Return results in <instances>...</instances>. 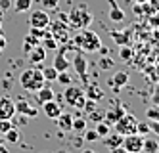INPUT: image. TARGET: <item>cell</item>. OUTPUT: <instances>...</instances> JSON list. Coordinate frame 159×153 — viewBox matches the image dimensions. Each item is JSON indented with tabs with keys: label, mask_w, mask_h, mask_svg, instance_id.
Here are the masks:
<instances>
[{
	"label": "cell",
	"mask_w": 159,
	"mask_h": 153,
	"mask_svg": "<svg viewBox=\"0 0 159 153\" xmlns=\"http://www.w3.org/2000/svg\"><path fill=\"white\" fill-rule=\"evenodd\" d=\"M73 44L77 46L79 50L88 52V54L100 52V48H102V40H100V37H98L94 31H90L88 27H86V29H81V33H79L77 37L73 38Z\"/></svg>",
	"instance_id": "1"
},
{
	"label": "cell",
	"mask_w": 159,
	"mask_h": 153,
	"mask_svg": "<svg viewBox=\"0 0 159 153\" xmlns=\"http://www.w3.org/2000/svg\"><path fill=\"white\" fill-rule=\"evenodd\" d=\"M90 23H92V14L88 11L86 6H79V8H73L69 14H67V27L69 29H86Z\"/></svg>",
	"instance_id": "2"
},
{
	"label": "cell",
	"mask_w": 159,
	"mask_h": 153,
	"mask_svg": "<svg viewBox=\"0 0 159 153\" xmlns=\"http://www.w3.org/2000/svg\"><path fill=\"white\" fill-rule=\"evenodd\" d=\"M19 82H21V86H23L27 92H37L44 86V77H42V71L40 69H25L23 73H21L19 77Z\"/></svg>",
	"instance_id": "3"
},
{
	"label": "cell",
	"mask_w": 159,
	"mask_h": 153,
	"mask_svg": "<svg viewBox=\"0 0 159 153\" xmlns=\"http://www.w3.org/2000/svg\"><path fill=\"white\" fill-rule=\"evenodd\" d=\"M63 100L69 107H77V109H83L84 107V101H86V96H84V90L79 88V86H67L65 92H63Z\"/></svg>",
	"instance_id": "4"
},
{
	"label": "cell",
	"mask_w": 159,
	"mask_h": 153,
	"mask_svg": "<svg viewBox=\"0 0 159 153\" xmlns=\"http://www.w3.org/2000/svg\"><path fill=\"white\" fill-rule=\"evenodd\" d=\"M136 123H138V119H136L134 115L125 113L121 119H117L113 124H115L117 134H121V136H129V134H134V132H136Z\"/></svg>",
	"instance_id": "5"
},
{
	"label": "cell",
	"mask_w": 159,
	"mask_h": 153,
	"mask_svg": "<svg viewBox=\"0 0 159 153\" xmlns=\"http://www.w3.org/2000/svg\"><path fill=\"white\" fill-rule=\"evenodd\" d=\"M48 27H50V34L58 40V44H65L67 40H69V33H67L69 27H67L61 19L60 21H50Z\"/></svg>",
	"instance_id": "6"
},
{
	"label": "cell",
	"mask_w": 159,
	"mask_h": 153,
	"mask_svg": "<svg viewBox=\"0 0 159 153\" xmlns=\"http://www.w3.org/2000/svg\"><path fill=\"white\" fill-rule=\"evenodd\" d=\"M142 144H144V136H140L138 132L129 134V136H123V147L127 149L129 153H140L142 151Z\"/></svg>",
	"instance_id": "7"
},
{
	"label": "cell",
	"mask_w": 159,
	"mask_h": 153,
	"mask_svg": "<svg viewBox=\"0 0 159 153\" xmlns=\"http://www.w3.org/2000/svg\"><path fill=\"white\" fill-rule=\"evenodd\" d=\"M29 23H31V27H39V29H46L48 27V23H50V16H48V11L46 10H35L31 14L29 17Z\"/></svg>",
	"instance_id": "8"
},
{
	"label": "cell",
	"mask_w": 159,
	"mask_h": 153,
	"mask_svg": "<svg viewBox=\"0 0 159 153\" xmlns=\"http://www.w3.org/2000/svg\"><path fill=\"white\" fill-rule=\"evenodd\" d=\"M16 115V101L10 96H0V119H10Z\"/></svg>",
	"instance_id": "9"
},
{
	"label": "cell",
	"mask_w": 159,
	"mask_h": 153,
	"mask_svg": "<svg viewBox=\"0 0 159 153\" xmlns=\"http://www.w3.org/2000/svg\"><path fill=\"white\" fill-rule=\"evenodd\" d=\"M16 113L23 115V117H37L39 115V109L33 107L27 100H17L16 101Z\"/></svg>",
	"instance_id": "10"
},
{
	"label": "cell",
	"mask_w": 159,
	"mask_h": 153,
	"mask_svg": "<svg viewBox=\"0 0 159 153\" xmlns=\"http://www.w3.org/2000/svg\"><path fill=\"white\" fill-rule=\"evenodd\" d=\"M73 67H75L77 75L86 82V80H88V77H86V71H88V61L84 60V56H83V54H77V56H75V60H73Z\"/></svg>",
	"instance_id": "11"
},
{
	"label": "cell",
	"mask_w": 159,
	"mask_h": 153,
	"mask_svg": "<svg viewBox=\"0 0 159 153\" xmlns=\"http://www.w3.org/2000/svg\"><path fill=\"white\" fill-rule=\"evenodd\" d=\"M109 37L113 38V42L119 46H127L130 44V37H132V27L125 29V33H117V31H109Z\"/></svg>",
	"instance_id": "12"
},
{
	"label": "cell",
	"mask_w": 159,
	"mask_h": 153,
	"mask_svg": "<svg viewBox=\"0 0 159 153\" xmlns=\"http://www.w3.org/2000/svg\"><path fill=\"white\" fill-rule=\"evenodd\" d=\"M27 56H29V61H31V63L39 65V63H42L44 60H46V50H44V46H42V44H37Z\"/></svg>",
	"instance_id": "13"
},
{
	"label": "cell",
	"mask_w": 159,
	"mask_h": 153,
	"mask_svg": "<svg viewBox=\"0 0 159 153\" xmlns=\"http://www.w3.org/2000/svg\"><path fill=\"white\" fill-rule=\"evenodd\" d=\"M84 96H86V100L100 101L102 98H104V90H102V86H100V84L92 82V84H88V86H86V90H84Z\"/></svg>",
	"instance_id": "14"
},
{
	"label": "cell",
	"mask_w": 159,
	"mask_h": 153,
	"mask_svg": "<svg viewBox=\"0 0 159 153\" xmlns=\"http://www.w3.org/2000/svg\"><path fill=\"white\" fill-rule=\"evenodd\" d=\"M107 4H109V19H111L113 23L123 21V19H125V11L119 8L117 0H107Z\"/></svg>",
	"instance_id": "15"
},
{
	"label": "cell",
	"mask_w": 159,
	"mask_h": 153,
	"mask_svg": "<svg viewBox=\"0 0 159 153\" xmlns=\"http://www.w3.org/2000/svg\"><path fill=\"white\" fill-rule=\"evenodd\" d=\"M42 111H44V115H46L48 119H56V117L61 113V107H60V103H56L54 100H50V101L42 103Z\"/></svg>",
	"instance_id": "16"
},
{
	"label": "cell",
	"mask_w": 159,
	"mask_h": 153,
	"mask_svg": "<svg viewBox=\"0 0 159 153\" xmlns=\"http://www.w3.org/2000/svg\"><path fill=\"white\" fill-rule=\"evenodd\" d=\"M129 82V75L125 73V71H117L115 75L111 77V80H109V84L113 86V90L115 92H119V88H123L125 84Z\"/></svg>",
	"instance_id": "17"
},
{
	"label": "cell",
	"mask_w": 159,
	"mask_h": 153,
	"mask_svg": "<svg viewBox=\"0 0 159 153\" xmlns=\"http://www.w3.org/2000/svg\"><path fill=\"white\" fill-rule=\"evenodd\" d=\"M56 121H58V126L61 128L63 132H69V130H71V123H73V115L61 111L58 117H56Z\"/></svg>",
	"instance_id": "18"
},
{
	"label": "cell",
	"mask_w": 159,
	"mask_h": 153,
	"mask_svg": "<svg viewBox=\"0 0 159 153\" xmlns=\"http://www.w3.org/2000/svg\"><path fill=\"white\" fill-rule=\"evenodd\" d=\"M157 149H159V142H157V138H150V136H144L142 151H146V153H157Z\"/></svg>",
	"instance_id": "19"
},
{
	"label": "cell",
	"mask_w": 159,
	"mask_h": 153,
	"mask_svg": "<svg viewBox=\"0 0 159 153\" xmlns=\"http://www.w3.org/2000/svg\"><path fill=\"white\" fill-rule=\"evenodd\" d=\"M35 94H37V100H39V103H44V101H50V100H54V90H52L50 86H42V88H40V90H37Z\"/></svg>",
	"instance_id": "20"
},
{
	"label": "cell",
	"mask_w": 159,
	"mask_h": 153,
	"mask_svg": "<svg viewBox=\"0 0 159 153\" xmlns=\"http://www.w3.org/2000/svg\"><path fill=\"white\" fill-rule=\"evenodd\" d=\"M123 144V136L121 134H107L106 138H104V146L106 147H109V149H113V147H117V146H121Z\"/></svg>",
	"instance_id": "21"
},
{
	"label": "cell",
	"mask_w": 159,
	"mask_h": 153,
	"mask_svg": "<svg viewBox=\"0 0 159 153\" xmlns=\"http://www.w3.org/2000/svg\"><path fill=\"white\" fill-rule=\"evenodd\" d=\"M86 126H88V121L83 119V117H77V119H73V123H71V130H75V132H84Z\"/></svg>",
	"instance_id": "22"
},
{
	"label": "cell",
	"mask_w": 159,
	"mask_h": 153,
	"mask_svg": "<svg viewBox=\"0 0 159 153\" xmlns=\"http://www.w3.org/2000/svg\"><path fill=\"white\" fill-rule=\"evenodd\" d=\"M40 44L44 46V50H46V52H48V50H58V46H60V44H58V40H56V38L52 37V34L44 37V38L40 40Z\"/></svg>",
	"instance_id": "23"
},
{
	"label": "cell",
	"mask_w": 159,
	"mask_h": 153,
	"mask_svg": "<svg viewBox=\"0 0 159 153\" xmlns=\"http://www.w3.org/2000/svg\"><path fill=\"white\" fill-rule=\"evenodd\" d=\"M37 44H40V40H39V38H35L33 34H27L25 40H23V52H25V54H29V52L35 48Z\"/></svg>",
	"instance_id": "24"
},
{
	"label": "cell",
	"mask_w": 159,
	"mask_h": 153,
	"mask_svg": "<svg viewBox=\"0 0 159 153\" xmlns=\"http://www.w3.org/2000/svg\"><path fill=\"white\" fill-rule=\"evenodd\" d=\"M33 6V0H14V11L21 14V11H27Z\"/></svg>",
	"instance_id": "25"
},
{
	"label": "cell",
	"mask_w": 159,
	"mask_h": 153,
	"mask_svg": "<svg viewBox=\"0 0 159 153\" xmlns=\"http://www.w3.org/2000/svg\"><path fill=\"white\" fill-rule=\"evenodd\" d=\"M42 77H44V80L54 82L56 77H58V69H56L54 65H50V67H42Z\"/></svg>",
	"instance_id": "26"
},
{
	"label": "cell",
	"mask_w": 159,
	"mask_h": 153,
	"mask_svg": "<svg viewBox=\"0 0 159 153\" xmlns=\"http://www.w3.org/2000/svg\"><path fill=\"white\" fill-rule=\"evenodd\" d=\"M19 130H17V128L16 126H12V128H10V130L4 134V140H6V142H10V144H17L19 142Z\"/></svg>",
	"instance_id": "27"
},
{
	"label": "cell",
	"mask_w": 159,
	"mask_h": 153,
	"mask_svg": "<svg viewBox=\"0 0 159 153\" xmlns=\"http://www.w3.org/2000/svg\"><path fill=\"white\" fill-rule=\"evenodd\" d=\"M146 117H148V121H157L159 119V103H153L152 107H148Z\"/></svg>",
	"instance_id": "28"
},
{
	"label": "cell",
	"mask_w": 159,
	"mask_h": 153,
	"mask_svg": "<svg viewBox=\"0 0 159 153\" xmlns=\"http://www.w3.org/2000/svg\"><path fill=\"white\" fill-rule=\"evenodd\" d=\"M56 80L60 82V84H63V86H69L71 82H73V79H71V75L67 73V71H60L58 73V77H56Z\"/></svg>",
	"instance_id": "29"
},
{
	"label": "cell",
	"mask_w": 159,
	"mask_h": 153,
	"mask_svg": "<svg viewBox=\"0 0 159 153\" xmlns=\"http://www.w3.org/2000/svg\"><path fill=\"white\" fill-rule=\"evenodd\" d=\"M119 57L123 61H130L132 60V48L127 44V46H121V50H119Z\"/></svg>",
	"instance_id": "30"
},
{
	"label": "cell",
	"mask_w": 159,
	"mask_h": 153,
	"mask_svg": "<svg viewBox=\"0 0 159 153\" xmlns=\"http://www.w3.org/2000/svg\"><path fill=\"white\" fill-rule=\"evenodd\" d=\"M96 132H98V136H100V138H106V136L109 134V124H107L106 121H98Z\"/></svg>",
	"instance_id": "31"
},
{
	"label": "cell",
	"mask_w": 159,
	"mask_h": 153,
	"mask_svg": "<svg viewBox=\"0 0 159 153\" xmlns=\"http://www.w3.org/2000/svg\"><path fill=\"white\" fill-rule=\"evenodd\" d=\"M29 34H33V37H35V38L42 40L44 37H48V34H50V31H46V29H39V27H31Z\"/></svg>",
	"instance_id": "32"
},
{
	"label": "cell",
	"mask_w": 159,
	"mask_h": 153,
	"mask_svg": "<svg viewBox=\"0 0 159 153\" xmlns=\"http://www.w3.org/2000/svg\"><path fill=\"white\" fill-rule=\"evenodd\" d=\"M136 132H138L140 136H148V134H150L152 130H150V124H148V123H136Z\"/></svg>",
	"instance_id": "33"
},
{
	"label": "cell",
	"mask_w": 159,
	"mask_h": 153,
	"mask_svg": "<svg viewBox=\"0 0 159 153\" xmlns=\"http://www.w3.org/2000/svg\"><path fill=\"white\" fill-rule=\"evenodd\" d=\"M40 4H42V10H58V4H60V0H40Z\"/></svg>",
	"instance_id": "34"
},
{
	"label": "cell",
	"mask_w": 159,
	"mask_h": 153,
	"mask_svg": "<svg viewBox=\"0 0 159 153\" xmlns=\"http://www.w3.org/2000/svg\"><path fill=\"white\" fill-rule=\"evenodd\" d=\"M113 65H115V61H113L109 56H106V57H102V60H100V67L104 69V71H107V69H113Z\"/></svg>",
	"instance_id": "35"
},
{
	"label": "cell",
	"mask_w": 159,
	"mask_h": 153,
	"mask_svg": "<svg viewBox=\"0 0 159 153\" xmlns=\"http://www.w3.org/2000/svg\"><path fill=\"white\" fill-rule=\"evenodd\" d=\"M88 121L92 123H98V121H104V111H98V109H92L88 115Z\"/></svg>",
	"instance_id": "36"
},
{
	"label": "cell",
	"mask_w": 159,
	"mask_h": 153,
	"mask_svg": "<svg viewBox=\"0 0 159 153\" xmlns=\"http://www.w3.org/2000/svg\"><path fill=\"white\" fill-rule=\"evenodd\" d=\"M96 140H100L96 128L94 130H84V142H96Z\"/></svg>",
	"instance_id": "37"
},
{
	"label": "cell",
	"mask_w": 159,
	"mask_h": 153,
	"mask_svg": "<svg viewBox=\"0 0 159 153\" xmlns=\"http://www.w3.org/2000/svg\"><path fill=\"white\" fill-rule=\"evenodd\" d=\"M14 124L10 123V119H0V134H6Z\"/></svg>",
	"instance_id": "38"
},
{
	"label": "cell",
	"mask_w": 159,
	"mask_h": 153,
	"mask_svg": "<svg viewBox=\"0 0 159 153\" xmlns=\"http://www.w3.org/2000/svg\"><path fill=\"white\" fill-rule=\"evenodd\" d=\"M148 124H150V130H152L155 136H159V121H150Z\"/></svg>",
	"instance_id": "39"
},
{
	"label": "cell",
	"mask_w": 159,
	"mask_h": 153,
	"mask_svg": "<svg viewBox=\"0 0 159 153\" xmlns=\"http://www.w3.org/2000/svg\"><path fill=\"white\" fill-rule=\"evenodd\" d=\"M113 113L117 115V119H121V117H123L125 113H127V109H125L123 105H115V107H113Z\"/></svg>",
	"instance_id": "40"
},
{
	"label": "cell",
	"mask_w": 159,
	"mask_h": 153,
	"mask_svg": "<svg viewBox=\"0 0 159 153\" xmlns=\"http://www.w3.org/2000/svg\"><path fill=\"white\" fill-rule=\"evenodd\" d=\"M12 8V0H0V10L2 11H8Z\"/></svg>",
	"instance_id": "41"
},
{
	"label": "cell",
	"mask_w": 159,
	"mask_h": 153,
	"mask_svg": "<svg viewBox=\"0 0 159 153\" xmlns=\"http://www.w3.org/2000/svg\"><path fill=\"white\" fill-rule=\"evenodd\" d=\"M152 101L153 103H159V82H157V86L153 90V96H152Z\"/></svg>",
	"instance_id": "42"
},
{
	"label": "cell",
	"mask_w": 159,
	"mask_h": 153,
	"mask_svg": "<svg viewBox=\"0 0 159 153\" xmlns=\"http://www.w3.org/2000/svg\"><path fill=\"white\" fill-rule=\"evenodd\" d=\"M4 50H6V37L0 33V54H2Z\"/></svg>",
	"instance_id": "43"
},
{
	"label": "cell",
	"mask_w": 159,
	"mask_h": 153,
	"mask_svg": "<svg viewBox=\"0 0 159 153\" xmlns=\"http://www.w3.org/2000/svg\"><path fill=\"white\" fill-rule=\"evenodd\" d=\"M109 153H129V151L125 149L123 146H117V147H113V149H109Z\"/></svg>",
	"instance_id": "44"
},
{
	"label": "cell",
	"mask_w": 159,
	"mask_h": 153,
	"mask_svg": "<svg viewBox=\"0 0 159 153\" xmlns=\"http://www.w3.org/2000/svg\"><path fill=\"white\" fill-rule=\"evenodd\" d=\"M4 142H6V140H4V136H0V147L4 146Z\"/></svg>",
	"instance_id": "45"
},
{
	"label": "cell",
	"mask_w": 159,
	"mask_h": 153,
	"mask_svg": "<svg viewBox=\"0 0 159 153\" xmlns=\"http://www.w3.org/2000/svg\"><path fill=\"white\" fill-rule=\"evenodd\" d=\"M83 153H96V151H94V149H84Z\"/></svg>",
	"instance_id": "46"
},
{
	"label": "cell",
	"mask_w": 159,
	"mask_h": 153,
	"mask_svg": "<svg viewBox=\"0 0 159 153\" xmlns=\"http://www.w3.org/2000/svg\"><path fill=\"white\" fill-rule=\"evenodd\" d=\"M2 17H4V11H2V10H0V19H2Z\"/></svg>",
	"instance_id": "47"
},
{
	"label": "cell",
	"mask_w": 159,
	"mask_h": 153,
	"mask_svg": "<svg viewBox=\"0 0 159 153\" xmlns=\"http://www.w3.org/2000/svg\"><path fill=\"white\" fill-rule=\"evenodd\" d=\"M0 31H2V19H0Z\"/></svg>",
	"instance_id": "48"
},
{
	"label": "cell",
	"mask_w": 159,
	"mask_h": 153,
	"mask_svg": "<svg viewBox=\"0 0 159 153\" xmlns=\"http://www.w3.org/2000/svg\"><path fill=\"white\" fill-rule=\"evenodd\" d=\"M132 2H134V4H136V2H138V4H140V0H132Z\"/></svg>",
	"instance_id": "49"
},
{
	"label": "cell",
	"mask_w": 159,
	"mask_h": 153,
	"mask_svg": "<svg viewBox=\"0 0 159 153\" xmlns=\"http://www.w3.org/2000/svg\"><path fill=\"white\" fill-rule=\"evenodd\" d=\"M157 153H159V149H157Z\"/></svg>",
	"instance_id": "50"
},
{
	"label": "cell",
	"mask_w": 159,
	"mask_h": 153,
	"mask_svg": "<svg viewBox=\"0 0 159 153\" xmlns=\"http://www.w3.org/2000/svg\"><path fill=\"white\" fill-rule=\"evenodd\" d=\"M157 121H159V119H157Z\"/></svg>",
	"instance_id": "51"
}]
</instances>
